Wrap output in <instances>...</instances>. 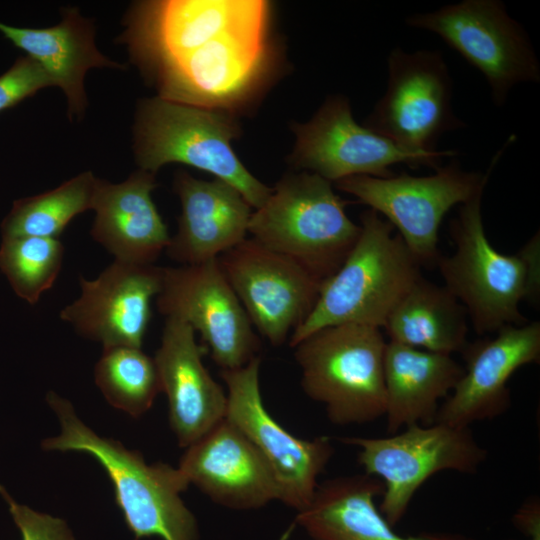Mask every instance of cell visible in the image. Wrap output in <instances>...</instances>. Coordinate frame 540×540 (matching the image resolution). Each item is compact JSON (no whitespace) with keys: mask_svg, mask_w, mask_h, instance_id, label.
Here are the masks:
<instances>
[{"mask_svg":"<svg viewBox=\"0 0 540 540\" xmlns=\"http://www.w3.org/2000/svg\"><path fill=\"white\" fill-rule=\"evenodd\" d=\"M482 195L460 205L449 225L455 251L436 265L479 335L529 322L520 303L535 302L540 293L539 232L514 254L497 251L485 234Z\"/></svg>","mask_w":540,"mask_h":540,"instance_id":"6da1fadb","label":"cell"},{"mask_svg":"<svg viewBox=\"0 0 540 540\" xmlns=\"http://www.w3.org/2000/svg\"><path fill=\"white\" fill-rule=\"evenodd\" d=\"M47 402L57 415L60 435L43 440L45 450L79 451L94 457L114 486L115 501L134 540H198L197 521L180 493L189 486L177 468L147 464L141 453L98 436L75 414L71 403L54 392Z\"/></svg>","mask_w":540,"mask_h":540,"instance_id":"7a4b0ae2","label":"cell"},{"mask_svg":"<svg viewBox=\"0 0 540 540\" xmlns=\"http://www.w3.org/2000/svg\"><path fill=\"white\" fill-rule=\"evenodd\" d=\"M360 235L340 268L323 281L305 322L289 338L293 348L322 328L360 324L382 329L388 316L422 277L421 265L393 226L372 209L361 216Z\"/></svg>","mask_w":540,"mask_h":540,"instance_id":"3957f363","label":"cell"},{"mask_svg":"<svg viewBox=\"0 0 540 540\" xmlns=\"http://www.w3.org/2000/svg\"><path fill=\"white\" fill-rule=\"evenodd\" d=\"M346 204L333 183L315 173L287 175L252 212L248 233L323 282L340 268L361 232Z\"/></svg>","mask_w":540,"mask_h":540,"instance_id":"277c9868","label":"cell"},{"mask_svg":"<svg viewBox=\"0 0 540 540\" xmlns=\"http://www.w3.org/2000/svg\"><path fill=\"white\" fill-rule=\"evenodd\" d=\"M386 343L380 328L340 324L293 347L303 391L324 405L332 424H365L384 416Z\"/></svg>","mask_w":540,"mask_h":540,"instance_id":"5b68a950","label":"cell"},{"mask_svg":"<svg viewBox=\"0 0 540 540\" xmlns=\"http://www.w3.org/2000/svg\"><path fill=\"white\" fill-rule=\"evenodd\" d=\"M238 127L228 111L161 97L142 101L135 124V154L141 170L156 173L169 163L209 172L235 187L257 209L271 188L252 175L231 142Z\"/></svg>","mask_w":540,"mask_h":540,"instance_id":"8992f818","label":"cell"},{"mask_svg":"<svg viewBox=\"0 0 540 540\" xmlns=\"http://www.w3.org/2000/svg\"><path fill=\"white\" fill-rule=\"evenodd\" d=\"M511 136L491 160L486 173L464 170L454 159L434 174L389 177L351 176L333 184L384 216L421 266H436L440 224L448 211L483 193L491 171Z\"/></svg>","mask_w":540,"mask_h":540,"instance_id":"52a82bcc","label":"cell"},{"mask_svg":"<svg viewBox=\"0 0 540 540\" xmlns=\"http://www.w3.org/2000/svg\"><path fill=\"white\" fill-rule=\"evenodd\" d=\"M343 443L359 447L358 462L365 474L383 484L379 511L397 525L415 493L432 475L442 471L472 474L487 458L469 427L435 422L405 427L389 437H343Z\"/></svg>","mask_w":540,"mask_h":540,"instance_id":"ba28073f","label":"cell"},{"mask_svg":"<svg viewBox=\"0 0 540 540\" xmlns=\"http://www.w3.org/2000/svg\"><path fill=\"white\" fill-rule=\"evenodd\" d=\"M388 81L364 126L398 147L421 155L437 156V144L446 132L466 126L453 111V81L438 50H391Z\"/></svg>","mask_w":540,"mask_h":540,"instance_id":"9c48e42d","label":"cell"},{"mask_svg":"<svg viewBox=\"0 0 540 540\" xmlns=\"http://www.w3.org/2000/svg\"><path fill=\"white\" fill-rule=\"evenodd\" d=\"M410 27L438 35L486 79L497 107L518 84L539 83L540 63L522 25L499 0H463L416 13Z\"/></svg>","mask_w":540,"mask_h":540,"instance_id":"30bf717a","label":"cell"},{"mask_svg":"<svg viewBox=\"0 0 540 540\" xmlns=\"http://www.w3.org/2000/svg\"><path fill=\"white\" fill-rule=\"evenodd\" d=\"M269 21L215 37L145 70L161 98L228 111L261 83L270 60Z\"/></svg>","mask_w":540,"mask_h":540,"instance_id":"8fae6325","label":"cell"},{"mask_svg":"<svg viewBox=\"0 0 540 540\" xmlns=\"http://www.w3.org/2000/svg\"><path fill=\"white\" fill-rule=\"evenodd\" d=\"M158 311L198 332L222 370L240 368L257 357L258 335L228 283L218 258L196 265L164 267Z\"/></svg>","mask_w":540,"mask_h":540,"instance_id":"7c38bea8","label":"cell"},{"mask_svg":"<svg viewBox=\"0 0 540 540\" xmlns=\"http://www.w3.org/2000/svg\"><path fill=\"white\" fill-rule=\"evenodd\" d=\"M260 363L257 356L240 368L221 370L227 388L226 418L269 463L280 487V501L299 512L310 504L334 447L324 436L297 438L274 420L261 397Z\"/></svg>","mask_w":540,"mask_h":540,"instance_id":"4fadbf2b","label":"cell"},{"mask_svg":"<svg viewBox=\"0 0 540 540\" xmlns=\"http://www.w3.org/2000/svg\"><path fill=\"white\" fill-rule=\"evenodd\" d=\"M218 262L253 327L273 346L305 322L323 283L253 238L221 254Z\"/></svg>","mask_w":540,"mask_h":540,"instance_id":"5bb4252c","label":"cell"},{"mask_svg":"<svg viewBox=\"0 0 540 540\" xmlns=\"http://www.w3.org/2000/svg\"><path fill=\"white\" fill-rule=\"evenodd\" d=\"M294 129V165L332 183L351 176L389 177L390 167L401 163L436 170L444 157L457 154L455 150L437 156L406 151L358 124L349 101L339 95L329 97L309 122Z\"/></svg>","mask_w":540,"mask_h":540,"instance_id":"9a60e30c","label":"cell"},{"mask_svg":"<svg viewBox=\"0 0 540 540\" xmlns=\"http://www.w3.org/2000/svg\"><path fill=\"white\" fill-rule=\"evenodd\" d=\"M270 5L250 0L143 2L127 21L124 41L145 71L220 35L269 21Z\"/></svg>","mask_w":540,"mask_h":540,"instance_id":"2e32d148","label":"cell"},{"mask_svg":"<svg viewBox=\"0 0 540 540\" xmlns=\"http://www.w3.org/2000/svg\"><path fill=\"white\" fill-rule=\"evenodd\" d=\"M163 276L164 267L155 264L114 260L95 279L79 278L81 294L61 310L60 319L103 348H142Z\"/></svg>","mask_w":540,"mask_h":540,"instance_id":"e0dca14e","label":"cell"},{"mask_svg":"<svg viewBox=\"0 0 540 540\" xmlns=\"http://www.w3.org/2000/svg\"><path fill=\"white\" fill-rule=\"evenodd\" d=\"M461 353L464 373L439 406L436 422L469 427L509 409L508 380L519 368L539 363L540 323L505 326L495 337L468 343Z\"/></svg>","mask_w":540,"mask_h":540,"instance_id":"ac0fdd59","label":"cell"},{"mask_svg":"<svg viewBox=\"0 0 540 540\" xmlns=\"http://www.w3.org/2000/svg\"><path fill=\"white\" fill-rule=\"evenodd\" d=\"M213 502L236 510L280 501V487L267 460L226 417L186 448L177 468Z\"/></svg>","mask_w":540,"mask_h":540,"instance_id":"d6986e66","label":"cell"},{"mask_svg":"<svg viewBox=\"0 0 540 540\" xmlns=\"http://www.w3.org/2000/svg\"><path fill=\"white\" fill-rule=\"evenodd\" d=\"M203 353L189 324L165 317L154 361L168 399L171 428L184 448L226 417L227 394L205 368Z\"/></svg>","mask_w":540,"mask_h":540,"instance_id":"ffe728a7","label":"cell"},{"mask_svg":"<svg viewBox=\"0 0 540 540\" xmlns=\"http://www.w3.org/2000/svg\"><path fill=\"white\" fill-rule=\"evenodd\" d=\"M174 190L181 203L178 229L165 250L182 265L218 258L247 238L252 207L229 183L215 178L176 175Z\"/></svg>","mask_w":540,"mask_h":540,"instance_id":"44dd1931","label":"cell"},{"mask_svg":"<svg viewBox=\"0 0 540 540\" xmlns=\"http://www.w3.org/2000/svg\"><path fill=\"white\" fill-rule=\"evenodd\" d=\"M155 187V174L141 169L118 184L97 179L91 236L115 260L154 264L166 250L170 235L152 200Z\"/></svg>","mask_w":540,"mask_h":540,"instance_id":"7402d4cb","label":"cell"},{"mask_svg":"<svg viewBox=\"0 0 540 540\" xmlns=\"http://www.w3.org/2000/svg\"><path fill=\"white\" fill-rule=\"evenodd\" d=\"M380 479L367 474L338 477L318 485L296 522L314 540H472L456 534L402 535L375 505Z\"/></svg>","mask_w":540,"mask_h":540,"instance_id":"603a6c76","label":"cell"},{"mask_svg":"<svg viewBox=\"0 0 540 540\" xmlns=\"http://www.w3.org/2000/svg\"><path fill=\"white\" fill-rule=\"evenodd\" d=\"M463 373L464 367L452 355L388 341L384 356L388 433L435 423L439 401L446 399Z\"/></svg>","mask_w":540,"mask_h":540,"instance_id":"cb8c5ba5","label":"cell"},{"mask_svg":"<svg viewBox=\"0 0 540 540\" xmlns=\"http://www.w3.org/2000/svg\"><path fill=\"white\" fill-rule=\"evenodd\" d=\"M0 32L27 52L67 97L70 114L86 108L84 78L94 67L122 68L100 53L94 42L92 23L76 9L67 10L62 21L47 28H22L0 22Z\"/></svg>","mask_w":540,"mask_h":540,"instance_id":"d4e9b609","label":"cell"},{"mask_svg":"<svg viewBox=\"0 0 540 540\" xmlns=\"http://www.w3.org/2000/svg\"><path fill=\"white\" fill-rule=\"evenodd\" d=\"M467 313L445 287L420 277L388 316L383 329L389 341L452 355L467 341Z\"/></svg>","mask_w":540,"mask_h":540,"instance_id":"484cf974","label":"cell"},{"mask_svg":"<svg viewBox=\"0 0 540 540\" xmlns=\"http://www.w3.org/2000/svg\"><path fill=\"white\" fill-rule=\"evenodd\" d=\"M97 179L83 172L48 192L18 199L1 224L2 238H58L78 214L92 209Z\"/></svg>","mask_w":540,"mask_h":540,"instance_id":"4316f807","label":"cell"},{"mask_svg":"<svg viewBox=\"0 0 540 540\" xmlns=\"http://www.w3.org/2000/svg\"><path fill=\"white\" fill-rule=\"evenodd\" d=\"M94 377L106 400L133 417L148 411L161 392L154 358L145 354L142 348H103Z\"/></svg>","mask_w":540,"mask_h":540,"instance_id":"83f0119b","label":"cell"},{"mask_svg":"<svg viewBox=\"0 0 540 540\" xmlns=\"http://www.w3.org/2000/svg\"><path fill=\"white\" fill-rule=\"evenodd\" d=\"M63 256L64 246L58 238H2L0 270L17 296L36 304L57 279Z\"/></svg>","mask_w":540,"mask_h":540,"instance_id":"f1b7e54d","label":"cell"},{"mask_svg":"<svg viewBox=\"0 0 540 540\" xmlns=\"http://www.w3.org/2000/svg\"><path fill=\"white\" fill-rule=\"evenodd\" d=\"M43 67L29 56L18 58L0 76V111L11 108L38 90L53 86Z\"/></svg>","mask_w":540,"mask_h":540,"instance_id":"f546056e","label":"cell"},{"mask_svg":"<svg viewBox=\"0 0 540 540\" xmlns=\"http://www.w3.org/2000/svg\"><path fill=\"white\" fill-rule=\"evenodd\" d=\"M0 495L18 527L22 540H75L65 521L18 504L0 485Z\"/></svg>","mask_w":540,"mask_h":540,"instance_id":"4dcf8cb0","label":"cell"},{"mask_svg":"<svg viewBox=\"0 0 540 540\" xmlns=\"http://www.w3.org/2000/svg\"><path fill=\"white\" fill-rule=\"evenodd\" d=\"M513 523L522 533L530 539L540 535V504L536 499L531 500L520 507L513 516Z\"/></svg>","mask_w":540,"mask_h":540,"instance_id":"1f68e13d","label":"cell"},{"mask_svg":"<svg viewBox=\"0 0 540 540\" xmlns=\"http://www.w3.org/2000/svg\"><path fill=\"white\" fill-rule=\"evenodd\" d=\"M530 540H540V535H535Z\"/></svg>","mask_w":540,"mask_h":540,"instance_id":"d6a6232c","label":"cell"}]
</instances>
